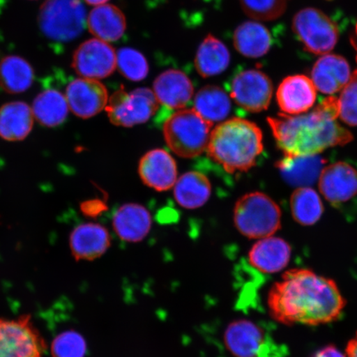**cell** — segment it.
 Returning a JSON list of instances; mask_svg holds the SVG:
<instances>
[{"mask_svg": "<svg viewBox=\"0 0 357 357\" xmlns=\"http://www.w3.org/2000/svg\"><path fill=\"white\" fill-rule=\"evenodd\" d=\"M267 305L280 324L318 326L336 321L346 301L333 280L311 270L293 269L271 288Z\"/></svg>", "mask_w": 357, "mask_h": 357, "instance_id": "6da1fadb", "label": "cell"}, {"mask_svg": "<svg viewBox=\"0 0 357 357\" xmlns=\"http://www.w3.org/2000/svg\"><path fill=\"white\" fill-rule=\"evenodd\" d=\"M211 183L198 172H189L177 178L174 185V196L181 207L194 209L202 207L211 198Z\"/></svg>", "mask_w": 357, "mask_h": 357, "instance_id": "d4e9b609", "label": "cell"}, {"mask_svg": "<svg viewBox=\"0 0 357 357\" xmlns=\"http://www.w3.org/2000/svg\"><path fill=\"white\" fill-rule=\"evenodd\" d=\"M245 15L252 20L273 21L283 15L288 0H239Z\"/></svg>", "mask_w": 357, "mask_h": 357, "instance_id": "d6a6232c", "label": "cell"}, {"mask_svg": "<svg viewBox=\"0 0 357 357\" xmlns=\"http://www.w3.org/2000/svg\"><path fill=\"white\" fill-rule=\"evenodd\" d=\"M351 43L352 44V46L355 48V50L356 52V61H357V24L356 26L355 29V34L354 36H352Z\"/></svg>", "mask_w": 357, "mask_h": 357, "instance_id": "f35d334b", "label": "cell"}, {"mask_svg": "<svg viewBox=\"0 0 357 357\" xmlns=\"http://www.w3.org/2000/svg\"><path fill=\"white\" fill-rule=\"evenodd\" d=\"M158 108L159 102L150 89L128 92L122 88L109 98L105 110L112 123L129 128L149 121Z\"/></svg>", "mask_w": 357, "mask_h": 357, "instance_id": "9c48e42d", "label": "cell"}, {"mask_svg": "<svg viewBox=\"0 0 357 357\" xmlns=\"http://www.w3.org/2000/svg\"><path fill=\"white\" fill-rule=\"evenodd\" d=\"M69 109L66 97L54 89L40 93L32 109L35 119L46 127H56L63 123Z\"/></svg>", "mask_w": 357, "mask_h": 357, "instance_id": "f1b7e54d", "label": "cell"}, {"mask_svg": "<svg viewBox=\"0 0 357 357\" xmlns=\"http://www.w3.org/2000/svg\"><path fill=\"white\" fill-rule=\"evenodd\" d=\"M194 109L206 121L221 122L229 116L231 101L220 87L207 86L200 89L195 98Z\"/></svg>", "mask_w": 357, "mask_h": 357, "instance_id": "f546056e", "label": "cell"}, {"mask_svg": "<svg viewBox=\"0 0 357 357\" xmlns=\"http://www.w3.org/2000/svg\"><path fill=\"white\" fill-rule=\"evenodd\" d=\"M317 89L306 75H290L280 83L276 100L282 114L298 115L307 113L314 105Z\"/></svg>", "mask_w": 357, "mask_h": 357, "instance_id": "5bb4252c", "label": "cell"}, {"mask_svg": "<svg viewBox=\"0 0 357 357\" xmlns=\"http://www.w3.org/2000/svg\"><path fill=\"white\" fill-rule=\"evenodd\" d=\"M73 67L83 78L105 79L117 68V52L108 43L89 39L75 50Z\"/></svg>", "mask_w": 357, "mask_h": 357, "instance_id": "8fae6325", "label": "cell"}, {"mask_svg": "<svg viewBox=\"0 0 357 357\" xmlns=\"http://www.w3.org/2000/svg\"><path fill=\"white\" fill-rule=\"evenodd\" d=\"M86 354V342L77 332H65L52 342L53 357H84Z\"/></svg>", "mask_w": 357, "mask_h": 357, "instance_id": "e575fe53", "label": "cell"}, {"mask_svg": "<svg viewBox=\"0 0 357 357\" xmlns=\"http://www.w3.org/2000/svg\"><path fill=\"white\" fill-rule=\"evenodd\" d=\"M33 67L19 56H8L0 61V86L10 93H24L32 86Z\"/></svg>", "mask_w": 357, "mask_h": 357, "instance_id": "83f0119b", "label": "cell"}, {"mask_svg": "<svg viewBox=\"0 0 357 357\" xmlns=\"http://www.w3.org/2000/svg\"><path fill=\"white\" fill-rule=\"evenodd\" d=\"M338 119L351 127H357V70L342 89L337 99Z\"/></svg>", "mask_w": 357, "mask_h": 357, "instance_id": "836d02e7", "label": "cell"}, {"mask_svg": "<svg viewBox=\"0 0 357 357\" xmlns=\"http://www.w3.org/2000/svg\"><path fill=\"white\" fill-rule=\"evenodd\" d=\"M234 222L236 229L248 238H266L280 229V208L269 196L253 192L236 202Z\"/></svg>", "mask_w": 357, "mask_h": 357, "instance_id": "8992f818", "label": "cell"}, {"mask_svg": "<svg viewBox=\"0 0 357 357\" xmlns=\"http://www.w3.org/2000/svg\"><path fill=\"white\" fill-rule=\"evenodd\" d=\"M70 245L75 260L93 261L109 249L110 236L105 227L96 223H84L71 234Z\"/></svg>", "mask_w": 357, "mask_h": 357, "instance_id": "ffe728a7", "label": "cell"}, {"mask_svg": "<svg viewBox=\"0 0 357 357\" xmlns=\"http://www.w3.org/2000/svg\"><path fill=\"white\" fill-rule=\"evenodd\" d=\"M82 0H46L40 8L38 25L42 33L56 43L77 39L87 26Z\"/></svg>", "mask_w": 357, "mask_h": 357, "instance_id": "5b68a950", "label": "cell"}, {"mask_svg": "<svg viewBox=\"0 0 357 357\" xmlns=\"http://www.w3.org/2000/svg\"><path fill=\"white\" fill-rule=\"evenodd\" d=\"M231 97L250 113H260L270 106L273 84L259 70H247L236 75L231 84Z\"/></svg>", "mask_w": 357, "mask_h": 357, "instance_id": "30bf717a", "label": "cell"}, {"mask_svg": "<svg viewBox=\"0 0 357 357\" xmlns=\"http://www.w3.org/2000/svg\"><path fill=\"white\" fill-rule=\"evenodd\" d=\"M351 74L349 63L344 57L328 53L316 61L311 71V79L317 91L333 96L342 91Z\"/></svg>", "mask_w": 357, "mask_h": 357, "instance_id": "e0dca14e", "label": "cell"}, {"mask_svg": "<svg viewBox=\"0 0 357 357\" xmlns=\"http://www.w3.org/2000/svg\"><path fill=\"white\" fill-rule=\"evenodd\" d=\"M312 357H347V355L343 354L336 347L329 345L317 351Z\"/></svg>", "mask_w": 357, "mask_h": 357, "instance_id": "d590c367", "label": "cell"}, {"mask_svg": "<svg viewBox=\"0 0 357 357\" xmlns=\"http://www.w3.org/2000/svg\"><path fill=\"white\" fill-rule=\"evenodd\" d=\"M292 216L298 225L312 226L324 213V204L320 196L310 187H301L294 191L290 197Z\"/></svg>", "mask_w": 357, "mask_h": 357, "instance_id": "4dcf8cb0", "label": "cell"}, {"mask_svg": "<svg viewBox=\"0 0 357 357\" xmlns=\"http://www.w3.org/2000/svg\"><path fill=\"white\" fill-rule=\"evenodd\" d=\"M87 28L89 32L102 41L116 42L123 37L126 30V17L113 4H102L89 13Z\"/></svg>", "mask_w": 357, "mask_h": 357, "instance_id": "603a6c76", "label": "cell"}, {"mask_svg": "<svg viewBox=\"0 0 357 357\" xmlns=\"http://www.w3.org/2000/svg\"><path fill=\"white\" fill-rule=\"evenodd\" d=\"M230 52L220 39L208 35L199 47L195 65L201 77L207 78L220 75L230 64Z\"/></svg>", "mask_w": 357, "mask_h": 357, "instance_id": "4316f807", "label": "cell"}, {"mask_svg": "<svg viewBox=\"0 0 357 357\" xmlns=\"http://www.w3.org/2000/svg\"><path fill=\"white\" fill-rule=\"evenodd\" d=\"M327 160L319 155L287 156L279 160L278 168L289 185L310 187L319 181Z\"/></svg>", "mask_w": 357, "mask_h": 357, "instance_id": "44dd1931", "label": "cell"}, {"mask_svg": "<svg viewBox=\"0 0 357 357\" xmlns=\"http://www.w3.org/2000/svg\"><path fill=\"white\" fill-rule=\"evenodd\" d=\"M347 357H357V333L354 338H351L346 348Z\"/></svg>", "mask_w": 357, "mask_h": 357, "instance_id": "8d00e7d4", "label": "cell"}, {"mask_svg": "<svg viewBox=\"0 0 357 357\" xmlns=\"http://www.w3.org/2000/svg\"><path fill=\"white\" fill-rule=\"evenodd\" d=\"M69 108L82 119H89L106 108L109 96L107 89L98 79L80 78L66 88Z\"/></svg>", "mask_w": 357, "mask_h": 357, "instance_id": "4fadbf2b", "label": "cell"}, {"mask_svg": "<svg viewBox=\"0 0 357 357\" xmlns=\"http://www.w3.org/2000/svg\"><path fill=\"white\" fill-rule=\"evenodd\" d=\"M234 44L240 54L258 58L270 51L272 38L270 31L264 25L256 21H248L235 30Z\"/></svg>", "mask_w": 357, "mask_h": 357, "instance_id": "484cf974", "label": "cell"}, {"mask_svg": "<svg viewBox=\"0 0 357 357\" xmlns=\"http://www.w3.org/2000/svg\"><path fill=\"white\" fill-rule=\"evenodd\" d=\"M337 98L329 96L314 109L298 115L280 114L268 118L276 144L284 155H319L354 139L351 133L337 121Z\"/></svg>", "mask_w": 357, "mask_h": 357, "instance_id": "7a4b0ae2", "label": "cell"}, {"mask_svg": "<svg viewBox=\"0 0 357 357\" xmlns=\"http://www.w3.org/2000/svg\"><path fill=\"white\" fill-rule=\"evenodd\" d=\"M206 150L209 158L227 172H248L262 153V132L247 119L227 120L211 132Z\"/></svg>", "mask_w": 357, "mask_h": 357, "instance_id": "3957f363", "label": "cell"}, {"mask_svg": "<svg viewBox=\"0 0 357 357\" xmlns=\"http://www.w3.org/2000/svg\"><path fill=\"white\" fill-rule=\"evenodd\" d=\"M291 252L287 241L268 236L253 245L249 252L250 264L262 273H278L288 266Z\"/></svg>", "mask_w": 357, "mask_h": 357, "instance_id": "d6986e66", "label": "cell"}, {"mask_svg": "<svg viewBox=\"0 0 357 357\" xmlns=\"http://www.w3.org/2000/svg\"><path fill=\"white\" fill-rule=\"evenodd\" d=\"M153 92L160 104L172 109H181L194 95L193 84L185 73L167 70L158 75L153 83Z\"/></svg>", "mask_w": 357, "mask_h": 357, "instance_id": "ac0fdd59", "label": "cell"}, {"mask_svg": "<svg viewBox=\"0 0 357 357\" xmlns=\"http://www.w3.org/2000/svg\"><path fill=\"white\" fill-rule=\"evenodd\" d=\"M319 187L324 197L335 206L349 202L357 196V169L346 162L326 166Z\"/></svg>", "mask_w": 357, "mask_h": 357, "instance_id": "7c38bea8", "label": "cell"}, {"mask_svg": "<svg viewBox=\"0 0 357 357\" xmlns=\"http://www.w3.org/2000/svg\"><path fill=\"white\" fill-rule=\"evenodd\" d=\"M32 109L24 102H8L0 108V137L7 141L24 140L32 131Z\"/></svg>", "mask_w": 357, "mask_h": 357, "instance_id": "cb8c5ba5", "label": "cell"}, {"mask_svg": "<svg viewBox=\"0 0 357 357\" xmlns=\"http://www.w3.org/2000/svg\"><path fill=\"white\" fill-rule=\"evenodd\" d=\"M47 344L30 315L0 318V357H43Z\"/></svg>", "mask_w": 357, "mask_h": 357, "instance_id": "52a82bcc", "label": "cell"}, {"mask_svg": "<svg viewBox=\"0 0 357 357\" xmlns=\"http://www.w3.org/2000/svg\"><path fill=\"white\" fill-rule=\"evenodd\" d=\"M117 68L125 78L141 82L149 73V65L141 52L130 47H123L117 52Z\"/></svg>", "mask_w": 357, "mask_h": 357, "instance_id": "1f68e13d", "label": "cell"}, {"mask_svg": "<svg viewBox=\"0 0 357 357\" xmlns=\"http://www.w3.org/2000/svg\"><path fill=\"white\" fill-rule=\"evenodd\" d=\"M292 29L305 50L312 54H328L338 41L337 24L315 8H305L298 11L294 17Z\"/></svg>", "mask_w": 357, "mask_h": 357, "instance_id": "ba28073f", "label": "cell"}, {"mask_svg": "<svg viewBox=\"0 0 357 357\" xmlns=\"http://www.w3.org/2000/svg\"><path fill=\"white\" fill-rule=\"evenodd\" d=\"M89 6H99L105 4L109 0H84Z\"/></svg>", "mask_w": 357, "mask_h": 357, "instance_id": "74e56055", "label": "cell"}, {"mask_svg": "<svg viewBox=\"0 0 357 357\" xmlns=\"http://www.w3.org/2000/svg\"><path fill=\"white\" fill-rule=\"evenodd\" d=\"M138 172L144 184L156 191L169 190L177 181L176 160L163 149L150 151L142 156Z\"/></svg>", "mask_w": 357, "mask_h": 357, "instance_id": "2e32d148", "label": "cell"}, {"mask_svg": "<svg viewBox=\"0 0 357 357\" xmlns=\"http://www.w3.org/2000/svg\"><path fill=\"white\" fill-rule=\"evenodd\" d=\"M225 342L235 357H261L267 347L265 332L247 319L235 320L227 326Z\"/></svg>", "mask_w": 357, "mask_h": 357, "instance_id": "9a60e30c", "label": "cell"}, {"mask_svg": "<svg viewBox=\"0 0 357 357\" xmlns=\"http://www.w3.org/2000/svg\"><path fill=\"white\" fill-rule=\"evenodd\" d=\"M113 226L120 238L128 243H138L149 234L151 216L140 204H128L114 213Z\"/></svg>", "mask_w": 357, "mask_h": 357, "instance_id": "7402d4cb", "label": "cell"}, {"mask_svg": "<svg viewBox=\"0 0 357 357\" xmlns=\"http://www.w3.org/2000/svg\"><path fill=\"white\" fill-rule=\"evenodd\" d=\"M212 126L194 109H182L164 123L165 141L181 158H194L207 149Z\"/></svg>", "mask_w": 357, "mask_h": 357, "instance_id": "277c9868", "label": "cell"}]
</instances>
